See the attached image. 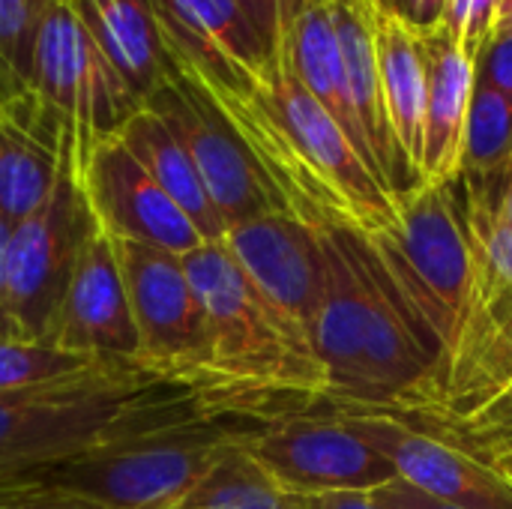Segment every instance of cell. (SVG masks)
Segmentation results:
<instances>
[{
    "instance_id": "9c48e42d",
    "label": "cell",
    "mask_w": 512,
    "mask_h": 509,
    "mask_svg": "<svg viewBox=\"0 0 512 509\" xmlns=\"http://www.w3.org/2000/svg\"><path fill=\"white\" fill-rule=\"evenodd\" d=\"M114 252L141 339V366L213 393L207 321L183 255L129 240H114Z\"/></svg>"
},
{
    "instance_id": "7c38bea8",
    "label": "cell",
    "mask_w": 512,
    "mask_h": 509,
    "mask_svg": "<svg viewBox=\"0 0 512 509\" xmlns=\"http://www.w3.org/2000/svg\"><path fill=\"white\" fill-rule=\"evenodd\" d=\"M78 180L99 228L111 240H129L183 258L207 243L192 219L117 138L93 150Z\"/></svg>"
},
{
    "instance_id": "ffe728a7",
    "label": "cell",
    "mask_w": 512,
    "mask_h": 509,
    "mask_svg": "<svg viewBox=\"0 0 512 509\" xmlns=\"http://www.w3.org/2000/svg\"><path fill=\"white\" fill-rule=\"evenodd\" d=\"M117 141L138 159V165L174 198V204L192 219L207 243H222L225 225L189 159L183 144L171 135V129L150 111L141 108L120 132Z\"/></svg>"
},
{
    "instance_id": "2e32d148",
    "label": "cell",
    "mask_w": 512,
    "mask_h": 509,
    "mask_svg": "<svg viewBox=\"0 0 512 509\" xmlns=\"http://www.w3.org/2000/svg\"><path fill=\"white\" fill-rule=\"evenodd\" d=\"M417 42L426 60V81H429L420 183L453 186L459 183V171H462L465 123L477 87L474 60L459 48V42L444 24L432 30H420Z\"/></svg>"
},
{
    "instance_id": "d6986e66",
    "label": "cell",
    "mask_w": 512,
    "mask_h": 509,
    "mask_svg": "<svg viewBox=\"0 0 512 509\" xmlns=\"http://www.w3.org/2000/svg\"><path fill=\"white\" fill-rule=\"evenodd\" d=\"M378 63H381V87L384 105L390 117L393 138L420 183L423 162V135H426V60L417 42V33L402 24L393 12L378 6Z\"/></svg>"
},
{
    "instance_id": "d6a6232c",
    "label": "cell",
    "mask_w": 512,
    "mask_h": 509,
    "mask_svg": "<svg viewBox=\"0 0 512 509\" xmlns=\"http://www.w3.org/2000/svg\"><path fill=\"white\" fill-rule=\"evenodd\" d=\"M216 509H306V498H300V495H288V492L276 489V492H267V495L246 498V501L225 504V507H216Z\"/></svg>"
},
{
    "instance_id": "836d02e7",
    "label": "cell",
    "mask_w": 512,
    "mask_h": 509,
    "mask_svg": "<svg viewBox=\"0 0 512 509\" xmlns=\"http://www.w3.org/2000/svg\"><path fill=\"white\" fill-rule=\"evenodd\" d=\"M492 33H512V0L498 6V21H495Z\"/></svg>"
},
{
    "instance_id": "1f68e13d",
    "label": "cell",
    "mask_w": 512,
    "mask_h": 509,
    "mask_svg": "<svg viewBox=\"0 0 512 509\" xmlns=\"http://www.w3.org/2000/svg\"><path fill=\"white\" fill-rule=\"evenodd\" d=\"M306 509H381L372 495L360 492H336V495H312L306 498Z\"/></svg>"
},
{
    "instance_id": "ac0fdd59",
    "label": "cell",
    "mask_w": 512,
    "mask_h": 509,
    "mask_svg": "<svg viewBox=\"0 0 512 509\" xmlns=\"http://www.w3.org/2000/svg\"><path fill=\"white\" fill-rule=\"evenodd\" d=\"M69 6L129 87L147 102L171 69L153 0H72Z\"/></svg>"
},
{
    "instance_id": "3957f363",
    "label": "cell",
    "mask_w": 512,
    "mask_h": 509,
    "mask_svg": "<svg viewBox=\"0 0 512 509\" xmlns=\"http://www.w3.org/2000/svg\"><path fill=\"white\" fill-rule=\"evenodd\" d=\"M459 183H417L393 198V219L366 237L423 345L438 363L450 360L474 294V252Z\"/></svg>"
},
{
    "instance_id": "f1b7e54d",
    "label": "cell",
    "mask_w": 512,
    "mask_h": 509,
    "mask_svg": "<svg viewBox=\"0 0 512 509\" xmlns=\"http://www.w3.org/2000/svg\"><path fill=\"white\" fill-rule=\"evenodd\" d=\"M237 3L246 9V15L252 18V24L258 27L264 42L270 48H276L279 30H282V18L294 6V0H237Z\"/></svg>"
},
{
    "instance_id": "d590c367",
    "label": "cell",
    "mask_w": 512,
    "mask_h": 509,
    "mask_svg": "<svg viewBox=\"0 0 512 509\" xmlns=\"http://www.w3.org/2000/svg\"><path fill=\"white\" fill-rule=\"evenodd\" d=\"M498 216H501L507 225H512V183H510V189H507V195H504V201H501V210H498Z\"/></svg>"
},
{
    "instance_id": "5bb4252c",
    "label": "cell",
    "mask_w": 512,
    "mask_h": 509,
    "mask_svg": "<svg viewBox=\"0 0 512 509\" xmlns=\"http://www.w3.org/2000/svg\"><path fill=\"white\" fill-rule=\"evenodd\" d=\"M378 0H333V24L339 36L348 99L360 126L369 165L390 198L417 186L396 138L390 129L381 63H378Z\"/></svg>"
},
{
    "instance_id": "603a6c76",
    "label": "cell",
    "mask_w": 512,
    "mask_h": 509,
    "mask_svg": "<svg viewBox=\"0 0 512 509\" xmlns=\"http://www.w3.org/2000/svg\"><path fill=\"white\" fill-rule=\"evenodd\" d=\"M96 360L30 339H0V393L30 390L84 372Z\"/></svg>"
},
{
    "instance_id": "f35d334b",
    "label": "cell",
    "mask_w": 512,
    "mask_h": 509,
    "mask_svg": "<svg viewBox=\"0 0 512 509\" xmlns=\"http://www.w3.org/2000/svg\"><path fill=\"white\" fill-rule=\"evenodd\" d=\"M390 3H393V0H378V6H381V9H390Z\"/></svg>"
},
{
    "instance_id": "52a82bcc",
    "label": "cell",
    "mask_w": 512,
    "mask_h": 509,
    "mask_svg": "<svg viewBox=\"0 0 512 509\" xmlns=\"http://www.w3.org/2000/svg\"><path fill=\"white\" fill-rule=\"evenodd\" d=\"M93 228L96 216L66 144L51 195L9 234V306L21 339L48 345L60 300Z\"/></svg>"
},
{
    "instance_id": "ba28073f",
    "label": "cell",
    "mask_w": 512,
    "mask_h": 509,
    "mask_svg": "<svg viewBox=\"0 0 512 509\" xmlns=\"http://www.w3.org/2000/svg\"><path fill=\"white\" fill-rule=\"evenodd\" d=\"M246 450L282 492L300 498L336 492L372 495L399 480L390 459L351 420L330 408L270 420L246 441Z\"/></svg>"
},
{
    "instance_id": "cb8c5ba5",
    "label": "cell",
    "mask_w": 512,
    "mask_h": 509,
    "mask_svg": "<svg viewBox=\"0 0 512 509\" xmlns=\"http://www.w3.org/2000/svg\"><path fill=\"white\" fill-rule=\"evenodd\" d=\"M54 0H0V75L15 93L30 90L39 24Z\"/></svg>"
},
{
    "instance_id": "30bf717a",
    "label": "cell",
    "mask_w": 512,
    "mask_h": 509,
    "mask_svg": "<svg viewBox=\"0 0 512 509\" xmlns=\"http://www.w3.org/2000/svg\"><path fill=\"white\" fill-rule=\"evenodd\" d=\"M222 243L261 294L294 351L318 366L315 321L324 291L318 231L294 213H267L228 228Z\"/></svg>"
},
{
    "instance_id": "8fae6325",
    "label": "cell",
    "mask_w": 512,
    "mask_h": 509,
    "mask_svg": "<svg viewBox=\"0 0 512 509\" xmlns=\"http://www.w3.org/2000/svg\"><path fill=\"white\" fill-rule=\"evenodd\" d=\"M372 441L396 477L432 501L459 509H512V480L489 459L393 414L336 411Z\"/></svg>"
},
{
    "instance_id": "7a4b0ae2",
    "label": "cell",
    "mask_w": 512,
    "mask_h": 509,
    "mask_svg": "<svg viewBox=\"0 0 512 509\" xmlns=\"http://www.w3.org/2000/svg\"><path fill=\"white\" fill-rule=\"evenodd\" d=\"M228 414L210 390L141 363L96 360L78 375L0 393V489L90 450Z\"/></svg>"
},
{
    "instance_id": "ab89813d",
    "label": "cell",
    "mask_w": 512,
    "mask_h": 509,
    "mask_svg": "<svg viewBox=\"0 0 512 509\" xmlns=\"http://www.w3.org/2000/svg\"><path fill=\"white\" fill-rule=\"evenodd\" d=\"M54 3H72V0H54Z\"/></svg>"
},
{
    "instance_id": "9a60e30c",
    "label": "cell",
    "mask_w": 512,
    "mask_h": 509,
    "mask_svg": "<svg viewBox=\"0 0 512 509\" xmlns=\"http://www.w3.org/2000/svg\"><path fill=\"white\" fill-rule=\"evenodd\" d=\"M162 45L174 66L210 78L231 63L264 69L273 48L237 0H153Z\"/></svg>"
},
{
    "instance_id": "7402d4cb",
    "label": "cell",
    "mask_w": 512,
    "mask_h": 509,
    "mask_svg": "<svg viewBox=\"0 0 512 509\" xmlns=\"http://www.w3.org/2000/svg\"><path fill=\"white\" fill-rule=\"evenodd\" d=\"M465 222L474 252V294L512 306V225L498 210L471 201H465Z\"/></svg>"
},
{
    "instance_id": "8d00e7d4",
    "label": "cell",
    "mask_w": 512,
    "mask_h": 509,
    "mask_svg": "<svg viewBox=\"0 0 512 509\" xmlns=\"http://www.w3.org/2000/svg\"><path fill=\"white\" fill-rule=\"evenodd\" d=\"M498 468H501V471H504V474H507V477H510V480H512V462H501Z\"/></svg>"
},
{
    "instance_id": "e575fe53",
    "label": "cell",
    "mask_w": 512,
    "mask_h": 509,
    "mask_svg": "<svg viewBox=\"0 0 512 509\" xmlns=\"http://www.w3.org/2000/svg\"><path fill=\"white\" fill-rule=\"evenodd\" d=\"M18 96H24V93H15V90L3 81V75H0V108H3V105H9V102H15Z\"/></svg>"
},
{
    "instance_id": "44dd1931",
    "label": "cell",
    "mask_w": 512,
    "mask_h": 509,
    "mask_svg": "<svg viewBox=\"0 0 512 509\" xmlns=\"http://www.w3.org/2000/svg\"><path fill=\"white\" fill-rule=\"evenodd\" d=\"M510 183L512 102L507 96L477 84L462 141V198L489 210H501Z\"/></svg>"
},
{
    "instance_id": "83f0119b",
    "label": "cell",
    "mask_w": 512,
    "mask_h": 509,
    "mask_svg": "<svg viewBox=\"0 0 512 509\" xmlns=\"http://www.w3.org/2000/svg\"><path fill=\"white\" fill-rule=\"evenodd\" d=\"M447 3L450 0H393L387 12H393L402 24L420 33V30H432L444 24Z\"/></svg>"
},
{
    "instance_id": "d4e9b609",
    "label": "cell",
    "mask_w": 512,
    "mask_h": 509,
    "mask_svg": "<svg viewBox=\"0 0 512 509\" xmlns=\"http://www.w3.org/2000/svg\"><path fill=\"white\" fill-rule=\"evenodd\" d=\"M501 0H450L444 12V27L453 33L459 48L474 60L495 30Z\"/></svg>"
},
{
    "instance_id": "4dcf8cb0",
    "label": "cell",
    "mask_w": 512,
    "mask_h": 509,
    "mask_svg": "<svg viewBox=\"0 0 512 509\" xmlns=\"http://www.w3.org/2000/svg\"><path fill=\"white\" fill-rule=\"evenodd\" d=\"M9 234L12 222L0 213V339H21L9 306Z\"/></svg>"
},
{
    "instance_id": "484cf974",
    "label": "cell",
    "mask_w": 512,
    "mask_h": 509,
    "mask_svg": "<svg viewBox=\"0 0 512 509\" xmlns=\"http://www.w3.org/2000/svg\"><path fill=\"white\" fill-rule=\"evenodd\" d=\"M0 509H108L84 495H75L60 486H48L39 480L15 483L0 489Z\"/></svg>"
},
{
    "instance_id": "5b68a950",
    "label": "cell",
    "mask_w": 512,
    "mask_h": 509,
    "mask_svg": "<svg viewBox=\"0 0 512 509\" xmlns=\"http://www.w3.org/2000/svg\"><path fill=\"white\" fill-rule=\"evenodd\" d=\"M30 90L63 123L78 177L93 150L117 138L144 108V99L129 87L69 3H54L39 24Z\"/></svg>"
},
{
    "instance_id": "f546056e",
    "label": "cell",
    "mask_w": 512,
    "mask_h": 509,
    "mask_svg": "<svg viewBox=\"0 0 512 509\" xmlns=\"http://www.w3.org/2000/svg\"><path fill=\"white\" fill-rule=\"evenodd\" d=\"M372 501L381 509H459L450 507V504H441V501H432L429 495L417 492L414 486H408L402 480H393V483L375 489Z\"/></svg>"
},
{
    "instance_id": "277c9868",
    "label": "cell",
    "mask_w": 512,
    "mask_h": 509,
    "mask_svg": "<svg viewBox=\"0 0 512 509\" xmlns=\"http://www.w3.org/2000/svg\"><path fill=\"white\" fill-rule=\"evenodd\" d=\"M264 423L243 414H216L153 435L90 450L30 480L69 489L108 509H177L201 477Z\"/></svg>"
},
{
    "instance_id": "4316f807",
    "label": "cell",
    "mask_w": 512,
    "mask_h": 509,
    "mask_svg": "<svg viewBox=\"0 0 512 509\" xmlns=\"http://www.w3.org/2000/svg\"><path fill=\"white\" fill-rule=\"evenodd\" d=\"M480 87H489L512 102V33H492L474 57Z\"/></svg>"
},
{
    "instance_id": "4fadbf2b",
    "label": "cell",
    "mask_w": 512,
    "mask_h": 509,
    "mask_svg": "<svg viewBox=\"0 0 512 509\" xmlns=\"http://www.w3.org/2000/svg\"><path fill=\"white\" fill-rule=\"evenodd\" d=\"M48 345L90 360L141 363V339L114 240L99 228V222L72 270Z\"/></svg>"
},
{
    "instance_id": "e0dca14e",
    "label": "cell",
    "mask_w": 512,
    "mask_h": 509,
    "mask_svg": "<svg viewBox=\"0 0 512 509\" xmlns=\"http://www.w3.org/2000/svg\"><path fill=\"white\" fill-rule=\"evenodd\" d=\"M66 144L63 123L33 90L0 108V213L12 225L51 195Z\"/></svg>"
},
{
    "instance_id": "8992f818",
    "label": "cell",
    "mask_w": 512,
    "mask_h": 509,
    "mask_svg": "<svg viewBox=\"0 0 512 509\" xmlns=\"http://www.w3.org/2000/svg\"><path fill=\"white\" fill-rule=\"evenodd\" d=\"M144 108H150L189 153L225 231L267 213H288L258 159L198 78L171 63Z\"/></svg>"
},
{
    "instance_id": "6da1fadb",
    "label": "cell",
    "mask_w": 512,
    "mask_h": 509,
    "mask_svg": "<svg viewBox=\"0 0 512 509\" xmlns=\"http://www.w3.org/2000/svg\"><path fill=\"white\" fill-rule=\"evenodd\" d=\"M312 228L324 267L315 321V357L324 375L321 408L429 417L438 408V363L369 240L348 225Z\"/></svg>"
},
{
    "instance_id": "74e56055",
    "label": "cell",
    "mask_w": 512,
    "mask_h": 509,
    "mask_svg": "<svg viewBox=\"0 0 512 509\" xmlns=\"http://www.w3.org/2000/svg\"><path fill=\"white\" fill-rule=\"evenodd\" d=\"M501 462H512V450H510V453H504L501 459H495V465H501Z\"/></svg>"
},
{
    "instance_id": "60d3db41",
    "label": "cell",
    "mask_w": 512,
    "mask_h": 509,
    "mask_svg": "<svg viewBox=\"0 0 512 509\" xmlns=\"http://www.w3.org/2000/svg\"><path fill=\"white\" fill-rule=\"evenodd\" d=\"M501 3H507V0H501Z\"/></svg>"
}]
</instances>
